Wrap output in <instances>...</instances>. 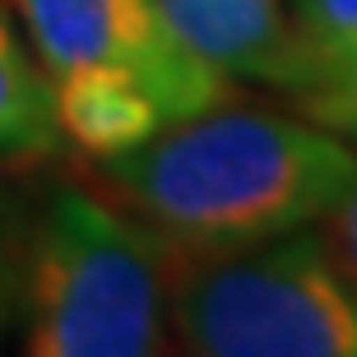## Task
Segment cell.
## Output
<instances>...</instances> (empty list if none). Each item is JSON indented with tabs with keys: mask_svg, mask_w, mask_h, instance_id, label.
<instances>
[{
	"mask_svg": "<svg viewBox=\"0 0 357 357\" xmlns=\"http://www.w3.org/2000/svg\"><path fill=\"white\" fill-rule=\"evenodd\" d=\"M112 199L176 260L316 227L357 181V144L316 121L218 102L102 162Z\"/></svg>",
	"mask_w": 357,
	"mask_h": 357,
	"instance_id": "cell-1",
	"label": "cell"
},
{
	"mask_svg": "<svg viewBox=\"0 0 357 357\" xmlns=\"http://www.w3.org/2000/svg\"><path fill=\"white\" fill-rule=\"evenodd\" d=\"M167 251L126 204L84 185L42 199L24 255L33 357H149L167 348Z\"/></svg>",
	"mask_w": 357,
	"mask_h": 357,
	"instance_id": "cell-2",
	"label": "cell"
},
{
	"mask_svg": "<svg viewBox=\"0 0 357 357\" xmlns=\"http://www.w3.org/2000/svg\"><path fill=\"white\" fill-rule=\"evenodd\" d=\"M172 334L204 357H357V288L316 227L223 255H167Z\"/></svg>",
	"mask_w": 357,
	"mask_h": 357,
	"instance_id": "cell-3",
	"label": "cell"
},
{
	"mask_svg": "<svg viewBox=\"0 0 357 357\" xmlns=\"http://www.w3.org/2000/svg\"><path fill=\"white\" fill-rule=\"evenodd\" d=\"M47 79L121 75L162 107L167 126L232 102L237 79L176 38L158 0H10Z\"/></svg>",
	"mask_w": 357,
	"mask_h": 357,
	"instance_id": "cell-4",
	"label": "cell"
},
{
	"mask_svg": "<svg viewBox=\"0 0 357 357\" xmlns=\"http://www.w3.org/2000/svg\"><path fill=\"white\" fill-rule=\"evenodd\" d=\"M176 38L227 79L292 89L288 0H158Z\"/></svg>",
	"mask_w": 357,
	"mask_h": 357,
	"instance_id": "cell-5",
	"label": "cell"
},
{
	"mask_svg": "<svg viewBox=\"0 0 357 357\" xmlns=\"http://www.w3.org/2000/svg\"><path fill=\"white\" fill-rule=\"evenodd\" d=\"M47 84H52L61 139L84 149L98 162L130 153L167 126L162 107L139 84L121 79V75H70V79H47Z\"/></svg>",
	"mask_w": 357,
	"mask_h": 357,
	"instance_id": "cell-6",
	"label": "cell"
},
{
	"mask_svg": "<svg viewBox=\"0 0 357 357\" xmlns=\"http://www.w3.org/2000/svg\"><path fill=\"white\" fill-rule=\"evenodd\" d=\"M61 126L52 107L47 70L28 47V33L19 24L10 0H0V162L28 167L61 153Z\"/></svg>",
	"mask_w": 357,
	"mask_h": 357,
	"instance_id": "cell-7",
	"label": "cell"
},
{
	"mask_svg": "<svg viewBox=\"0 0 357 357\" xmlns=\"http://www.w3.org/2000/svg\"><path fill=\"white\" fill-rule=\"evenodd\" d=\"M288 33L292 89H297L311 70L357 52V0H288Z\"/></svg>",
	"mask_w": 357,
	"mask_h": 357,
	"instance_id": "cell-8",
	"label": "cell"
},
{
	"mask_svg": "<svg viewBox=\"0 0 357 357\" xmlns=\"http://www.w3.org/2000/svg\"><path fill=\"white\" fill-rule=\"evenodd\" d=\"M292 102L306 121H316L325 130L344 135L348 144H357V52L311 70L292 89Z\"/></svg>",
	"mask_w": 357,
	"mask_h": 357,
	"instance_id": "cell-9",
	"label": "cell"
},
{
	"mask_svg": "<svg viewBox=\"0 0 357 357\" xmlns=\"http://www.w3.org/2000/svg\"><path fill=\"white\" fill-rule=\"evenodd\" d=\"M320 237L330 246L334 265L344 269V278L357 288V181L344 190V199L320 218Z\"/></svg>",
	"mask_w": 357,
	"mask_h": 357,
	"instance_id": "cell-10",
	"label": "cell"
},
{
	"mask_svg": "<svg viewBox=\"0 0 357 357\" xmlns=\"http://www.w3.org/2000/svg\"><path fill=\"white\" fill-rule=\"evenodd\" d=\"M5 302H10V251H5V223H0V325H5Z\"/></svg>",
	"mask_w": 357,
	"mask_h": 357,
	"instance_id": "cell-11",
	"label": "cell"
}]
</instances>
